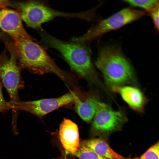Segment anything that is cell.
<instances>
[{
	"mask_svg": "<svg viewBox=\"0 0 159 159\" xmlns=\"http://www.w3.org/2000/svg\"><path fill=\"white\" fill-rule=\"evenodd\" d=\"M77 90L71 91L56 98L42 99L23 102L20 101L16 105L15 112L24 111L42 119L47 114L63 106L74 103L79 98L85 95Z\"/></svg>",
	"mask_w": 159,
	"mask_h": 159,
	"instance_id": "52a82bcc",
	"label": "cell"
},
{
	"mask_svg": "<svg viewBox=\"0 0 159 159\" xmlns=\"http://www.w3.org/2000/svg\"><path fill=\"white\" fill-rule=\"evenodd\" d=\"M40 35L46 47L58 50L72 69L79 76L107 94L108 90L100 79L91 59V52L84 43L60 40L43 30Z\"/></svg>",
	"mask_w": 159,
	"mask_h": 159,
	"instance_id": "6da1fadb",
	"label": "cell"
},
{
	"mask_svg": "<svg viewBox=\"0 0 159 159\" xmlns=\"http://www.w3.org/2000/svg\"><path fill=\"white\" fill-rule=\"evenodd\" d=\"M110 91L119 94L133 111L140 113L144 112L148 99L138 87L126 85L114 87L111 88Z\"/></svg>",
	"mask_w": 159,
	"mask_h": 159,
	"instance_id": "30bf717a",
	"label": "cell"
},
{
	"mask_svg": "<svg viewBox=\"0 0 159 159\" xmlns=\"http://www.w3.org/2000/svg\"><path fill=\"white\" fill-rule=\"evenodd\" d=\"M3 85L0 79V113H4L12 109V106L9 102L5 100L2 92Z\"/></svg>",
	"mask_w": 159,
	"mask_h": 159,
	"instance_id": "e0dca14e",
	"label": "cell"
},
{
	"mask_svg": "<svg viewBox=\"0 0 159 159\" xmlns=\"http://www.w3.org/2000/svg\"><path fill=\"white\" fill-rule=\"evenodd\" d=\"M14 5L18 9L26 24L36 29H41L43 24L56 17L72 18L74 16L73 13L57 10L37 1L19 2Z\"/></svg>",
	"mask_w": 159,
	"mask_h": 159,
	"instance_id": "8992f818",
	"label": "cell"
},
{
	"mask_svg": "<svg viewBox=\"0 0 159 159\" xmlns=\"http://www.w3.org/2000/svg\"><path fill=\"white\" fill-rule=\"evenodd\" d=\"M33 40L23 38L14 40L18 64L21 70L26 69L40 75L54 74L69 85L76 86L77 80L75 76L59 68L43 47Z\"/></svg>",
	"mask_w": 159,
	"mask_h": 159,
	"instance_id": "7a4b0ae2",
	"label": "cell"
},
{
	"mask_svg": "<svg viewBox=\"0 0 159 159\" xmlns=\"http://www.w3.org/2000/svg\"><path fill=\"white\" fill-rule=\"evenodd\" d=\"M72 154L79 159H106L82 144Z\"/></svg>",
	"mask_w": 159,
	"mask_h": 159,
	"instance_id": "5bb4252c",
	"label": "cell"
},
{
	"mask_svg": "<svg viewBox=\"0 0 159 159\" xmlns=\"http://www.w3.org/2000/svg\"><path fill=\"white\" fill-rule=\"evenodd\" d=\"M100 99L99 92L95 90L89 92L85 97L75 101V109L83 120L90 122L93 120Z\"/></svg>",
	"mask_w": 159,
	"mask_h": 159,
	"instance_id": "7c38bea8",
	"label": "cell"
},
{
	"mask_svg": "<svg viewBox=\"0 0 159 159\" xmlns=\"http://www.w3.org/2000/svg\"><path fill=\"white\" fill-rule=\"evenodd\" d=\"M0 28L14 40L19 38L34 40L25 29L19 13L13 10H0Z\"/></svg>",
	"mask_w": 159,
	"mask_h": 159,
	"instance_id": "9c48e42d",
	"label": "cell"
},
{
	"mask_svg": "<svg viewBox=\"0 0 159 159\" xmlns=\"http://www.w3.org/2000/svg\"><path fill=\"white\" fill-rule=\"evenodd\" d=\"M82 144L106 159H133L125 157L117 153L102 139H92Z\"/></svg>",
	"mask_w": 159,
	"mask_h": 159,
	"instance_id": "4fadbf2b",
	"label": "cell"
},
{
	"mask_svg": "<svg viewBox=\"0 0 159 159\" xmlns=\"http://www.w3.org/2000/svg\"><path fill=\"white\" fill-rule=\"evenodd\" d=\"M67 154L66 152L65 153L63 152L60 156L53 159H67Z\"/></svg>",
	"mask_w": 159,
	"mask_h": 159,
	"instance_id": "ffe728a7",
	"label": "cell"
},
{
	"mask_svg": "<svg viewBox=\"0 0 159 159\" xmlns=\"http://www.w3.org/2000/svg\"><path fill=\"white\" fill-rule=\"evenodd\" d=\"M144 11L130 7L123 8L107 19L100 20L82 36L73 41L85 43L100 38L105 34L115 30L141 18L146 14Z\"/></svg>",
	"mask_w": 159,
	"mask_h": 159,
	"instance_id": "277c9868",
	"label": "cell"
},
{
	"mask_svg": "<svg viewBox=\"0 0 159 159\" xmlns=\"http://www.w3.org/2000/svg\"><path fill=\"white\" fill-rule=\"evenodd\" d=\"M159 142H158L149 148L140 156L133 159H159Z\"/></svg>",
	"mask_w": 159,
	"mask_h": 159,
	"instance_id": "2e32d148",
	"label": "cell"
},
{
	"mask_svg": "<svg viewBox=\"0 0 159 159\" xmlns=\"http://www.w3.org/2000/svg\"><path fill=\"white\" fill-rule=\"evenodd\" d=\"M8 47L9 56L0 57V79L9 97V102L12 106L13 114L16 105L21 101L18 92L24 87V82L18 64L14 44H9Z\"/></svg>",
	"mask_w": 159,
	"mask_h": 159,
	"instance_id": "5b68a950",
	"label": "cell"
},
{
	"mask_svg": "<svg viewBox=\"0 0 159 159\" xmlns=\"http://www.w3.org/2000/svg\"><path fill=\"white\" fill-rule=\"evenodd\" d=\"M2 37V35L0 33V38H1Z\"/></svg>",
	"mask_w": 159,
	"mask_h": 159,
	"instance_id": "44dd1931",
	"label": "cell"
},
{
	"mask_svg": "<svg viewBox=\"0 0 159 159\" xmlns=\"http://www.w3.org/2000/svg\"><path fill=\"white\" fill-rule=\"evenodd\" d=\"M95 64L102 73L105 86L110 91L114 87H138L134 69L119 47L110 46L101 48Z\"/></svg>",
	"mask_w": 159,
	"mask_h": 159,
	"instance_id": "3957f363",
	"label": "cell"
},
{
	"mask_svg": "<svg viewBox=\"0 0 159 159\" xmlns=\"http://www.w3.org/2000/svg\"><path fill=\"white\" fill-rule=\"evenodd\" d=\"M130 5L140 8L148 13L156 8L159 7V1L156 0H124Z\"/></svg>",
	"mask_w": 159,
	"mask_h": 159,
	"instance_id": "9a60e30c",
	"label": "cell"
},
{
	"mask_svg": "<svg viewBox=\"0 0 159 159\" xmlns=\"http://www.w3.org/2000/svg\"><path fill=\"white\" fill-rule=\"evenodd\" d=\"M12 3L9 1L0 0V8L5 9L7 6L12 5Z\"/></svg>",
	"mask_w": 159,
	"mask_h": 159,
	"instance_id": "d6986e66",
	"label": "cell"
},
{
	"mask_svg": "<svg viewBox=\"0 0 159 159\" xmlns=\"http://www.w3.org/2000/svg\"><path fill=\"white\" fill-rule=\"evenodd\" d=\"M58 135L67 154L73 153L77 150L80 145L79 136L76 123L69 119L64 118L60 125Z\"/></svg>",
	"mask_w": 159,
	"mask_h": 159,
	"instance_id": "8fae6325",
	"label": "cell"
},
{
	"mask_svg": "<svg viewBox=\"0 0 159 159\" xmlns=\"http://www.w3.org/2000/svg\"><path fill=\"white\" fill-rule=\"evenodd\" d=\"M159 7L156 8L148 13V14L152 19L155 29L157 33L159 31Z\"/></svg>",
	"mask_w": 159,
	"mask_h": 159,
	"instance_id": "ac0fdd59",
	"label": "cell"
},
{
	"mask_svg": "<svg viewBox=\"0 0 159 159\" xmlns=\"http://www.w3.org/2000/svg\"><path fill=\"white\" fill-rule=\"evenodd\" d=\"M93 120L92 128L93 131L107 134L121 127L127 117L124 109L114 110L108 104L100 101Z\"/></svg>",
	"mask_w": 159,
	"mask_h": 159,
	"instance_id": "ba28073f",
	"label": "cell"
}]
</instances>
